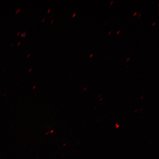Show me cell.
Masks as SVG:
<instances>
[{
    "label": "cell",
    "instance_id": "cell-1",
    "mask_svg": "<svg viewBox=\"0 0 159 159\" xmlns=\"http://www.w3.org/2000/svg\"><path fill=\"white\" fill-rule=\"evenodd\" d=\"M120 32V30H119L117 32V34H118L119 33V32Z\"/></svg>",
    "mask_w": 159,
    "mask_h": 159
},
{
    "label": "cell",
    "instance_id": "cell-2",
    "mask_svg": "<svg viewBox=\"0 0 159 159\" xmlns=\"http://www.w3.org/2000/svg\"><path fill=\"white\" fill-rule=\"evenodd\" d=\"M156 22H154V23H153V24H152V26H154L155 25V24H156Z\"/></svg>",
    "mask_w": 159,
    "mask_h": 159
},
{
    "label": "cell",
    "instance_id": "cell-3",
    "mask_svg": "<svg viewBox=\"0 0 159 159\" xmlns=\"http://www.w3.org/2000/svg\"><path fill=\"white\" fill-rule=\"evenodd\" d=\"M130 58H128V59H127L126 60L127 61H128L129 60H130Z\"/></svg>",
    "mask_w": 159,
    "mask_h": 159
},
{
    "label": "cell",
    "instance_id": "cell-4",
    "mask_svg": "<svg viewBox=\"0 0 159 159\" xmlns=\"http://www.w3.org/2000/svg\"><path fill=\"white\" fill-rule=\"evenodd\" d=\"M113 2H114V1H112V2H111V5H110V7H111V5H112V3Z\"/></svg>",
    "mask_w": 159,
    "mask_h": 159
},
{
    "label": "cell",
    "instance_id": "cell-5",
    "mask_svg": "<svg viewBox=\"0 0 159 159\" xmlns=\"http://www.w3.org/2000/svg\"><path fill=\"white\" fill-rule=\"evenodd\" d=\"M136 13H137V12H135L134 13V16L136 15Z\"/></svg>",
    "mask_w": 159,
    "mask_h": 159
},
{
    "label": "cell",
    "instance_id": "cell-6",
    "mask_svg": "<svg viewBox=\"0 0 159 159\" xmlns=\"http://www.w3.org/2000/svg\"><path fill=\"white\" fill-rule=\"evenodd\" d=\"M93 55V53H92V54H91V55L90 56V57H92Z\"/></svg>",
    "mask_w": 159,
    "mask_h": 159
},
{
    "label": "cell",
    "instance_id": "cell-7",
    "mask_svg": "<svg viewBox=\"0 0 159 159\" xmlns=\"http://www.w3.org/2000/svg\"><path fill=\"white\" fill-rule=\"evenodd\" d=\"M112 32V31H111L110 32H109L108 34V35H110L111 33Z\"/></svg>",
    "mask_w": 159,
    "mask_h": 159
}]
</instances>
